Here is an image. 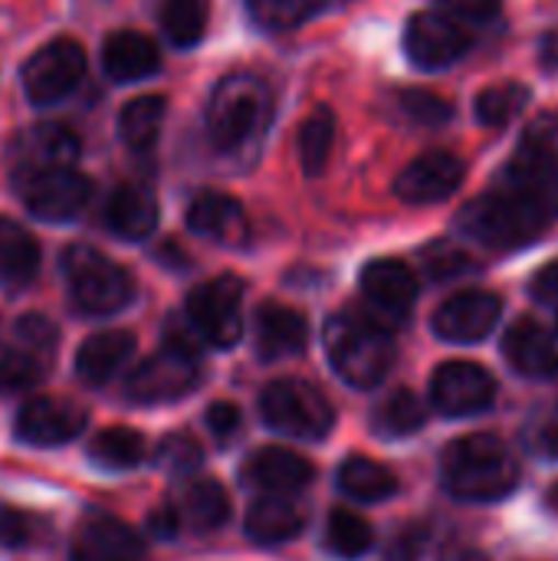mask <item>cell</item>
<instances>
[{"label": "cell", "instance_id": "47", "mask_svg": "<svg viewBox=\"0 0 558 561\" xmlns=\"http://www.w3.org/2000/svg\"><path fill=\"white\" fill-rule=\"evenodd\" d=\"M207 427L220 444H230L240 434V411L230 401H217L207 411Z\"/></svg>", "mask_w": 558, "mask_h": 561}, {"label": "cell", "instance_id": "36", "mask_svg": "<svg viewBox=\"0 0 558 561\" xmlns=\"http://www.w3.org/2000/svg\"><path fill=\"white\" fill-rule=\"evenodd\" d=\"M161 30L174 46H194L207 30V0H164Z\"/></svg>", "mask_w": 558, "mask_h": 561}, {"label": "cell", "instance_id": "53", "mask_svg": "<svg viewBox=\"0 0 558 561\" xmlns=\"http://www.w3.org/2000/svg\"><path fill=\"white\" fill-rule=\"evenodd\" d=\"M549 503H553V506H556V510H558V483H556V490L549 493Z\"/></svg>", "mask_w": 558, "mask_h": 561}, {"label": "cell", "instance_id": "1", "mask_svg": "<svg viewBox=\"0 0 558 561\" xmlns=\"http://www.w3.org/2000/svg\"><path fill=\"white\" fill-rule=\"evenodd\" d=\"M444 486L467 503H493L516 490L520 463L516 457L490 434L460 437L441 457Z\"/></svg>", "mask_w": 558, "mask_h": 561}, {"label": "cell", "instance_id": "43", "mask_svg": "<svg viewBox=\"0 0 558 561\" xmlns=\"http://www.w3.org/2000/svg\"><path fill=\"white\" fill-rule=\"evenodd\" d=\"M428 546V533L424 526H405L395 533V539L385 549V561H418Z\"/></svg>", "mask_w": 558, "mask_h": 561}, {"label": "cell", "instance_id": "22", "mask_svg": "<svg viewBox=\"0 0 558 561\" xmlns=\"http://www.w3.org/2000/svg\"><path fill=\"white\" fill-rule=\"evenodd\" d=\"M306 342H309V325H306L303 312L280 306V302L260 306V312H257V352H260V358L276 362V358L299 355L306 348Z\"/></svg>", "mask_w": 558, "mask_h": 561}, {"label": "cell", "instance_id": "25", "mask_svg": "<svg viewBox=\"0 0 558 561\" xmlns=\"http://www.w3.org/2000/svg\"><path fill=\"white\" fill-rule=\"evenodd\" d=\"M161 56H158V46L145 36V33H135V30H118L105 39L102 46V66H105V76L115 79V82H138V79H148L155 69H158Z\"/></svg>", "mask_w": 558, "mask_h": 561}, {"label": "cell", "instance_id": "27", "mask_svg": "<svg viewBox=\"0 0 558 561\" xmlns=\"http://www.w3.org/2000/svg\"><path fill=\"white\" fill-rule=\"evenodd\" d=\"M174 513H178L181 526H187L191 533H214L230 516V496L210 477L187 480L174 500Z\"/></svg>", "mask_w": 558, "mask_h": 561}, {"label": "cell", "instance_id": "32", "mask_svg": "<svg viewBox=\"0 0 558 561\" xmlns=\"http://www.w3.org/2000/svg\"><path fill=\"white\" fill-rule=\"evenodd\" d=\"M428 421V408L414 391H395L388 394L378 411L372 414V427L382 437H411L414 431H421Z\"/></svg>", "mask_w": 558, "mask_h": 561}, {"label": "cell", "instance_id": "49", "mask_svg": "<svg viewBox=\"0 0 558 561\" xmlns=\"http://www.w3.org/2000/svg\"><path fill=\"white\" fill-rule=\"evenodd\" d=\"M526 444H529L533 454H539L543 460H558V424L533 427V431L526 434Z\"/></svg>", "mask_w": 558, "mask_h": 561}, {"label": "cell", "instance_id": "7", "mask_svg": "<svg viewBox=\"0 0 558 561\" xmlns=\"http://www.w3.org/2000/svg\"><path fill=\"white\" fill-rule=\"evenodd\" d=\"M260 414L273 431L303 440H322L335 424V411L326 394L299 378H280L266 385L260 394Z\"/></svg>", "mask_w": 558, "mask_h": 561}, {"label": "cell", "instance_id": "13", "mask_svg": "<svg viewBox=\"0 0 558 561\" xmlns=\"http://www.w3.org/2000/svg\"><path fill=\"white\" fill-rule=\"evenodd\" d=\"M497 381L487 368L474 362H447L431 381V401L447 417H470L493 404Z\"/></svg>", "mask_w": 558, "mask_h": 561}, {"label": "cell", "instance_id": "16", "mask_svg": "<svg viewBox=\"0 0 558 561\" xmlns=\"http://www.w3.org/2000/svg\"><path fill=\"white\" fill-rule=\"evenodd\" d=\"M86 408L66 398H33L16 414V437L30 447H59L86 431Z\"/></svg>", "mask_w": 558, "mask_h": 561}, {"label": "cell", "instance_id": "15", "mask_svg": "<svg viewBox=\"0 0 558 561\" xmlns=\"http://www.w3.org/2000/svg\"><path fill=\"white\" fill-rule=\"evenodd\" d=\"M464 174L467 168L454 151H424L395 178V194L405 204H437L464 184Z\"/></svg>", "mask_w": 558, "mask_h": 561}, {"label": "cell", "instance_id": "38", "mask_svg": "<svg viewBox=\"0 0 558 561\" xmlns=\"http://www.w3.org/2000/svg\"><path fill=\"white\" fill-rule=\"evenodd\" d=\"M243 3H247L253 23H260L263 30H273V33L296 30L326 7V0H243Z\"/></svg>", "mask_w": 558, "mask_h": 561}, {"label": "cell", "instance_id": "34", "mask_svg": "<svg viewBox=\"0 0 558 561\" xmlns=\"http://www.w3.org/2000/svg\"><path fill=\"white\" fill-rule=\"evenodd\" d=\"M332 141H335V115L332 108L319 105L299 125V158H303L306 174H319L326 168L332 154Z\"/></svg>", "mask_w": 558, "mask_h": 561}, {"label": "cell", "instance_id": "8", "mask_svg": "<svg viewBox=\"0 0 558 561\" xmlns=\"http://www.w3.org/2000/svg\"><path fill=\"white\" fill-rule=\"evenodd\" d=\"M13 187L20 201L26 204L30 214L62 224L82 214V207L92 197V184L86 174L72 168H33V171H16Z\"/></svg>", "mask_w": 558, "mask_h": 561}, {"label": "cell", "instance_id": "3", "mask_svg": "<svg viewBox=\"0 0 558 561\" xmlns=\"http://www.w3.org/2000/svg\"><path fill=\"white\" fill-rule=\"evenodd\" d=\"M326 355L339 378L355 388H375L395 362V345L378 319L358 312H335L326 322Z\"/></svg>", "mask_w": 558, "mask_h": 561}, {"label": "cell", "instance_id": "5", "mask_svg": "<svg viewBox=\"0 0 558 561\" xmlns=\"http://www.w3.org/2000/svg\"><path fill=\"white\" fill-rule=\"evenodd\" d=\"M62 270L72 302L86 316H112L125 309L135 296V283L128 270L86 243H72L62 253Z\"/></svg>", "mask_w": 558, "mask_h": 561}, {"label": "cell", "instance_id": "10", "mask_svg": "<svg viewBox=\"0 0 558 561\" xmlns=\"http://www.w3.org/2000/svg\"><path fill=\"white\" fill-rule=\"evenodd\" d=\"M197 381H201L197 355L178 345H164L161 352H155L132 371L125 394L135 404H164V401H178L191 394Z\"/></svg>", "mask_w": 558, "mask_h": 561}, {"label": "cell", "instance_id": "19", "mask_svg": "<svg viewBox=\"0 0 558 561\" xmlns=\"http://www.w3.org/2000/svg\"><path fill=\"white\" fill-rule=\"evenodd\" d=\"M187 227L197 237L224 243V247H240V243H247V233H250L240 201H234L230 194H220V191H204L191 201Z\"/></svg>", "mask_w": 558, "mask_h": 561}, {"label": "cell", "instance_id": "42", "mask_svg": "<svg viewBox=\"0 0 558 561\" xmlns=\"http://www.w3.org/2000/svg\"><path fill=\"white\" fill-rule=\"evenodd\" d=\"M424 266L434 279H457L474 270V260L451 243H431L424 250Z\"/></svg>", "mask_w": 558, "mask_h": 561}, {"label": "cell", "instance_id": "33", "mask_svg": "<svg viewBox=\"0 0 558 561\" xmlns=\"http://www.w3.org/2000/svg\"><path fill=\"white\" fill-rule=\"evenodd\" d=\"M92 460L105 470H135L145 460V440L132 427H105L92 440Z\"/></svg>", "mask_w": 558, "mask_h": 561}, {"label": "cell", "instance_id": "4", "mask_svg": "<svg viewBox=\"0 0 558 561\" xmlns=\"http://www.w3.org/2000/svg\"><path fill=\"white\" fill-rule=\"evenodd\" d=\"M546 217L536 214L529 204H523L520 197L506 194L503 187L487 191L483 197L470 201L460 214H457V227L477 240L487 243L493 250H516L533 243L543 230H546Z\"/></svg>", "mask_w": 558, "mask_h": 561}, {"label": "cell", "instance_id": "40", "mask_svg": "<svg viewBox=\"0 0 558 561\" xmlns=\"http://www.w3.org/2000/svg\"><path fill=\"white\" fill-rule=\"evenodd\" d=\"M39 375H43V368L30 352L0 345V391H23V388L36 385Z\"/></svg>", "mask_w": 558, "mask_h": 561}, {"label": "cell", "instance_id": "35", "mask_svg": "<svg viewBox=\"0 0 558 561\" xmlns=\"http://www.w3.org/2000/svg\"><path fill=\"white\" fill-rule=\"evenodd\" d=\"M526 105H529V89L523 82H500V85H490L477 95L474 115L483 125L500 128V125H510Z\"/></svg>", "mask_w": 558, "mask_h": 561}, {"label": "cell", "instance_id": "18", "mask_svg": "<svg viewBox=\"0 0 558 561\" xmlns=\"http://www.w3.org/2000/svg\"><path fill=\"white\" fill-rule=\"evenodd\" d=\"M76 561H141L145 542L135 536L132 526L112 516H89L72 542Z\"/></svg>", "mask_w": 558, "mask_h": 561}, {"label": "cell", "instance_id": "23", "mask_svg": "<svg viewBox=\"0 0 558 561\" xmlns=\"http://www.w3.org/2000/svg\"><path fill=\"white\" fill-rule=\"evenodd\" d=\"M503 352L510 358V365L526 375V378H553L558 371V348L549 339V332L533 322V319H520L506 339H503Z\"/></svg>", "mask_w": 558, "mask_h": 561}, {"label": "cell", "instance_id": "51", "mask_svg": "<svg viewBox=\"0 0 558 561\" xmlns=\"http://www.w3.org/2000/svg\"><path fill=\"white\" fill-rule=\"evenodd\" d=\"M539 59H543V66H546V69H558V30L556 33H546V36H543Z\"/></svg>", "mask_w": 558, "mask_h": 561}, {"label": "cell", "instance_id": "9", "mask_svg": "<svg viewBox=\"0 0 558 561\" xmlns=\"http://www.w3.org/2000/svg\"><path fill=\"white\" fill-rule=\"evenodd\" d=\"M187 322L204 342L230 348L243 332V283L237 276H217L191 289Z\"/></svg>", "mask_w": 558, "mask_h": 561}, {"label": "cell", "instance_id": "50", "mask_svg": "<svg viewBox=\"0 0 558 561\" xmlns=\"http://www.w3.org/2000/svg\"><path fill=\"white\" fill-rule=\"evenodd\" d=\"M148 529H151L158 539H174V533L181 529V519H178L174 506H161V510H155V513H151V519H148Z\"/></svg>", "mask_w": 558, "mask_h": 561}, {"label": "cell", "instance_id": "37", "mask_svg": "<svg viewBox=\"0 0 558 561\" xmlns=\"http://www.w3.org/2000/svg\"><path fill=\"white\" fill-rule=\"evenodd\" d=\"M372 526L358 516V513H349V510H335L326 523V546L332 556L339 559H358L372 549Z\"/></svg>", "mask_w": 558, "mask_h": 561}, {"label": "cell", "instance_id": "24", "mask_svg": "<svg viewBox=\"0 0 558 561\" xmlns=\"http://www.w3.org/2000/svg\"><path fill=\"white\" fill-rule=\"evenodd\" d=\"M132 352H135L132 332H125V329L95 332L76 352V375L89 385H105L122 371V365L132 358Z\"/></svg>", "mask_w": 558, "mask_h": 561}, {"label": "cell", "instance_id": "41", "mask_svg": "<svg viewBox=\"0 0 558 561\" xmlns=\"http://www.w3.org/2000/svg\"><path fill=\"white\" fill-rule=\"evenodd\" d=\"M201 460H204V450L191 434H171L158 447V467H164L174 477H184V473L197 470Z\"/></svg>", "mask_w": 558, "mask_h": 561}, {"label": "cell", "instance_id": "52", "mask_svg": "<svg viewBox=\"0 0 558 561\" xmlns=\"http://www.w3.org/2000/svg\"><path fill=\"white\" fill-rule=\"evenodd\" d=\"M444 561H487L480 552H470V549H457V552H451Z\"/></svg>", "mask_w": 558, "mask_h": 561}, {"label": "cell", "instance_id": "46", "mask_svg": "<svg viewBox=\"0 0 558 561\" xmlns=\"http://www.w3.org/2000/svg\"><path fill=\"white\" fill-rule=\"evenodd\" d=\"M36 536V519L20 510H0V539L7 546H26Z\"/></svg>", "mask_w": 558, "mask_h": 561}, {"label": "cell", "instance_id": "21", "mask_svg": "<svg viewBox=\"0 0 558 561\" xmlns=\"http://www.w3.org/2000/svg\"><path fill=\"white\" fill-rule=\"evenodd\" d=\"M243 480L257 490L273 493V496H286V493H299L312 483V463L293 450L266 447L247 460Z\"/></svg>", "mask_w": 558, "mask_h": 561}, {"label": "cell", "instance_id": "39", "mask_svg": "<svg viewBox=\"0 0 558 561\" xmlns=\"http://www.w3.org/2000/svg\"><path fill=\"white\" fill-rule=\"evenodd\" d=\"M395 108L418 128H441L454 122V105L428 89H398L395 92Z\"/></svg>", "mask_w": 558, "mask_h": 561}, {"label": "cell", "instance_id": "31", "mask_svg": "<svg viewBox=\"0 0 558 561\" xmlns=\"http://www.w3.org/2000/svg\"><path fill=\"white\" fill-rule=\"evenodd\" d=\"M164 115H168V102L161 95H138L132 99L122 115H118V131H122V141L135 151H145L158 141L161 135V125H164Z\"/></svg>", "mask_w": 558, "mask_h": 561}, {"label": "cell", "instance_id": "48", "mask_svg": "<svg viewBox=\"0 0 558 561\" xmlns=\"http://www.w3.org/2000/svg\"><path fill=\"white\" fill-rule=\"evenodd\" d=\"M529 293H533V299L536 302H546V306H556L558 302V260L556 263H546L536 276H533V283H529Z\"/></svg>", "mask_w": 558, "mask_h": 561}, {"label": "cell", "instance_id": "28", "mask_svg": "<svg viewBox=\"0 0 558 561\" xmlns=\"http://www.w3.org/2000/svg\"><path fill=\"white\" fill-rule=\"evenodd\" d=\"M243 526H247V536L257 546H283V542L299 536L303 513L289 500H283V496H266V500H257L250 506Z\"/></svg>", "mask_w": 558, "mask_h": 561}, {"label": "cell", "instance_id": "12", "mask_svg": "<svg viewBox=\"0 0 558 561\" xmlns=\"http://www.w3.org/2000/svg\"><path fill=\"white\" fill-rule=\"evenodd\" d=\"M86 76V53L76 39H53L23 62V89L36 105H56Z\"/></svg>", "mask_w": 558, "mask_h": 561}, {"label": "cell", "instance_id": "44", "mask_svg": "<svg viewBox=\"0 0 558 561\" xmlns=\"http://www.w3.org/2000/svg\"><path fill=\"white\" fill-rule=\"evenodd\" d=\"M16 339L23 345H30V348H46L49 352L56 345V329H53L49 319H43L36 312H26V316L16 319Z\"/></svg>", "mask_w": 558, "mask_h": 561}, {"label": "cell", "instance_id": "2", "mask_svg": "<svg viewBox=\"0 0 558 561\" xmlns=\"http://www.w3.org/2000/svg\"><path fill=\"white\" fill-rule=\"evenodd\" d=\"M273 95L260 76L234 72L217 82L207 102V138L217 151L237 154L257 145L270 125Z\"/></svg>", "mask_w": 558, "mask_h": 561}, {"label": "cell", "instance_id": "17", "mask_svg": "<svg viewBox=\"0 0 558 561\" xmlns=\"http://www.w3.org/2000/svg\"><path fill=\"white\" fill-rule=\"evenodd\" d=\"M362 296L375 309L378 322H401L418 299V279L401 260H372L362 270Z\"/></svg>", "mask_w": 558, "mask_h": 561}, {"label": "cell", "instance_id": "29", "mask_svg": "<svg viewBox=\"0 0 558 561\" xmlns=\"http://www.w3.org/2000/svg\"><path fill=\"white\" fill-rule=\"evenodd\" d=\"M39 270V243L16 220L0 217V283L23 286Z\"/></svg>", "mask_w": 558, "mask_h": 561}, {"label": "cell", "instance_id": "14", "mask_svg": "<svg viewBox=\"0 0 558 561\" xmlns=\"http://www.w3.org/2000/svg\"><path fill=\"white\" fill-rule=\"evenodd\" d=\"M503 316V299L490 289H467L451 296L434 312V332L444 342L470 345L493 332V325Z\"/></svg>", "mask_w": 558, "mask_h": 561}, {"label": "cell", "instance_id": "45", "mask_svg": "<svg viewBox=\"0 0 558 561\" xmlns=\"http://www.w3.org/2000/svg\"><path fill=\"white\" fill-rule=\"evenodd\" d=\"M503 0H437V7L464 23H487L500 13Z\"/></svg>", "mask_w": 558, "mask_h": 561}, {"label": "cell", "instance_id": "11", "mask_svg": "<svg viewBox=\"0 0 558 561\" xmlns=\"http://www.w3.org/2000/svg\"><path fill=\"white\" fill-rule=\"evenodd\" d=\"M474 36L464 20L444 10L414 13L405 26V53L418 69H447L460 56H467Z\"/></svg>", "mask_w": 558, "mask_h": 561}, {"label": "cell", "instance_id": "26", "mask_svg": "<svg viewBox=\"0 0 558 561\" xmlns=\"http://www.w3.org/2000/svg\"><path fill=\"white\" fill-rule=\"evenodd\" d=\"M158 224V201L141 184H122L105 204V227L122 240H145Z\"/></svg>", "mask_w": 558, "mask_h": 561}, {"label": "cell", "instance_id": "30", "mask_svg": "<svg viewBox=\"0 0 558 561\" xmlns=\"http://www.w3.org/2000/svg\"><path fill=\"white\" fill-rule=\"evenodd\" d=\"M339 486L358 503H385L398 493V477L368 457H352L339 470Z\"/></svg>", "mask_w": 558, "mask_h": 561}, {"label": "cell", "instance_id": "6", "mask_svg": "<svg viewBox=\"0 0 558 561\" xmlns=\"http://www.w3.org/2000/svg\"><path fill=\"white\" fill-rule=\"evenodd\" d=\"M497 187L520 197L546 220L558 217V158L556 148L549 145L546 118H539L533 131L523 138V145L513 151V158L500 171Z\"/></svg>", "mask_w": 558, "mask_h": 561}, {"label": "cell", "instance_id": "20", "mask_svg": "<svg viewBox=\"0 0 558 561\" xmlns=\"http://www.w3.org/2000/svg\"><path fill=\"white\" fill-rule=\"evenodd\" d=\"M13 158L16 171H33V168H69L79 158V138L72 128L59 122H43L30 125L26 131L16 135L13 141Z\"/></svg>", "mask_w": 558, "mask_h": 561}]
</instances>
